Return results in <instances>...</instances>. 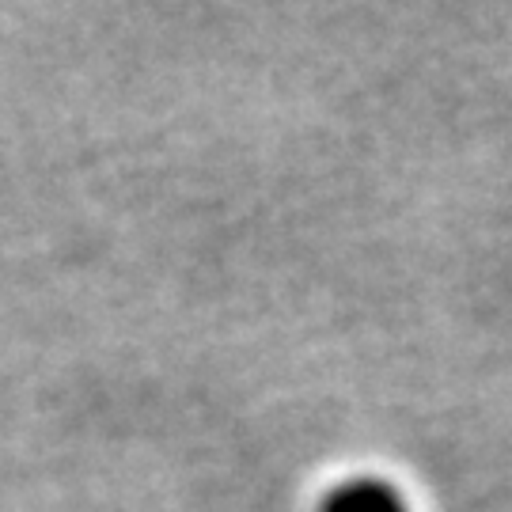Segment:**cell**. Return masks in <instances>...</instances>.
<instances>
[{
  "mask_svg": "<svg viewBox=\"0 0 512 512\" xmlns=\"http://www.w3.org/2000/svg\"><path fill=\"white\" fill-rule=\"evenodd\" d=\"M315 512H414V505L395 478L357 471L334 478L315 501Z\"/></svg>",
  "mask_w": 512,
  "mask_h": 512,
  "instance_id": "6da1fadb",
  "label": "cell"
}]
</instances>
